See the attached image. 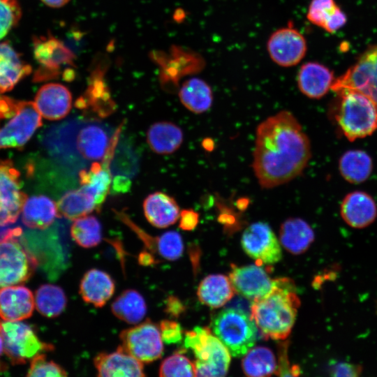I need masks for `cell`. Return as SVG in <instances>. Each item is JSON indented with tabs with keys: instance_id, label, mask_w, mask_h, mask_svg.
<instances>
[{
	"instance_id": "1",
	"label": "cell",
	"mask_w": 377,
	"mask_h": 377,
	"mask_svg": "<svg viewBox=\"0 0 377 377\" xmlns=\"http://www.w3.org/2000/svg\"><path fill=\"white\" fill-rule=\"evenodd\" d=\"M311 156L309 138L289 111H280L258 126L252 166L263 188L279 186L301 175Z\"/></svg>"
},
{
	"instance_id": "2",
	"label": "cell",
	"mask_w": 377,
	"mask_h": 377,
	"mask_svg": "<svg viewBox=\"0 0 377 377\" xmlns=\"http://www.w3.org/2000/svg\"><path fill=\"white\" fill-rule=\"evenodd\" d=\"M114 131L98 121L71 119L50 129L44 145L59 165L78 173L103 159Z\"/></svg>"
},
{
	"instance_id": "3",
	"label": "cell",
	"mask_w": 377,
	"mask_h": 377,
	"mask_svg": "<svg viewBox=\"0 0 377 377\" xmlns=\"http://www.w3.org/2000/svg\"><path fill=\"white\" fill-rule=\"evenodd\" d=\"M272 290L251 301L250 316L265 339H286L295 323L300 299L288 278L276 279Z\"/></svg>"
},
{
	"instance_id": "4",
	"label": "cell",
	"mask_w": 377,
	"mask_h": 377,
	"mask_svg": "<svg viewBox=\"0 0 377 377\" xmlns=\"http://www.w3.org/2000/svg\"><path fill=\"white\" fill-rule=\"evenodd\" d=\"M339 101L335 121L350 141L371 135L377 129V107L364 94L345 89L337 92Z\"/></svg>"
},
{
	"instance_id": "5",
	"label": "cell",
	"mask_w": 377,
	"mask_h": 377,
	"mask_svg": "<svg viewBox=\"0 0 377 377\" xmlns=\"http://www.w3.org/2000/svg\"><path fill=\"white\" fill-rule=\"evenodd\" d=\"M37 265L38 261L27 248L20 228L0 232V289L26 282Z\"/></svg>"
},
{
	"instance_id": "6",
	"label": "cell",
	"mask_w": 377,
	"mask_h": 377,
	"mask_svg": "<svg viewBox=\"0 0 377 377\" xmlns=\"http://www.w3.org/2000/svg\"><path fill=\"white\" fill-rule=\"evenodd\" d=\"M184 346L193 350L195 376H224L230 363V353L209 327H195L185 332Z\"/></svg>"
},
{
	"instance_id": "7",
	"label": "cell",
	"mask_w": 377,
	"mask_h": 377,
	"mask_svg": "<svg viewBox=\"0 0 377 377\" xmlns=\"http://www.w3.org/2000/svg\"><path fill=\"white\" fill-rule=\"evenodd\" d=\"M212 330L233 357L245 355L256 342L254 321L247 313L239 309L219 311L212 319Z\"/></svg>"
},
{
	"instance_id": "8",
	"label": "cell",
	"mask_w": 377,
	"mask_h": 377,
	"mask_svg": "<svg viewBox=\"0 0 377 377\" xmlns=\"http://www.w3.org/2000/svg\"><path fill=\"white\" fill-rule=\"evenodd\" d=\"M0 333L3 340V350L13 364H25L54 346L42 341L33 328L20 321H1Z\"/></svg>"
},
{
	"instance_id": "9",
	"label": "cell",
	"mask_w": 377,
	"mask_h": 377,
	"mask_svg": "<svg viewBox=\"0 0 377 377\" xmlns=\"http://www.w3.org/2000/svg\"><path fill=\"white\" fill-rule=\"evenodd\" d=\"M33 50L39 66L34 75V82L57 79L62 70L75 67V56L58 38L52 35L34 37Z\"/></svg>"
},
{
	"instance_id": "10",
	"label": "cell",
	"mask_w": 377,
	"mask_h": 377,
	"mask_svg": "<svg viewBox=\"0 0 377 377\" xmlns=\"http://www.w3.org/2000/svg\"><path fill=\"white\" fill-rule=\"evenodd\" d=\"M41 125L34 102L20 101L15 114L0 119V149L22 147Z\"/></svg>"
},
{
	"instance_id": "11",
	"label": "cell",
	"mask_w": 377,
	"mask_h": 377,
	"mask_svg": "<svg viewBox=\"0 0 377 377\" xmlns=\"http://www.w3.org/2000/svg\"><path fill=\"white\" fill-rule=\"evenodd\" d=\"M348 89L369 98L377 107V45L368 48L341 76L334 80L332 90Z\"/></svg>"
},
{
	"instance_id": "12",
	"label": "cell",
	"mask_w": 377,
	"mask_h": 377,
	"mask_svg": "<svg viewBox=\"0 0 377 377\" xmlns=\"http://www.w3.org/2000/svg\"><path fill=\"white\" fill-rule=\"evenodd\" d=\"M121 347L142 363H150L161 357L163 340L159 327L149 319L122 330L119 334Z\"/></svg>"
},
{
	"instance_id": "13",
	"label": "cell",
	"mask_w": 377,
	"mask_h": 377,
	"mask_svg": "<svg viewBox=\"0 0 377 377\" xmlns=\"http://www.w3.org/2000/svg\"><path fill=\"white\" fill-rule=\"evenodd\" d=\"M27 198L21 190L20 173L13 161L0 160V226L17 221Z\"/></svg>"
},
{
	"instance_id": "14",
	"label": "cell",
	"mask_w": 377,
	"mask_h": 377,
	"mask_svg": "<svg viewBox=\"0 0 377 377\" xmlns=\"http://www.w3.org/2000/svg\"><path fill=\"white\" fill-rule=\"evenodd\" d=\"M241 244L246 253L259 265L276 263L282 256L278 239L264 222L253 223L247 227L242 234Z\"/></svg>"
},
{
	"instance_id": "15",
	"label": "cell",
	"mask_w": 377,
	"mask_h": 377,
	"mask_svg": "<svg viewBox=\"0 0 377 377\" xmlns=\"http://www.w3.org/2000/svg\"><path fill=\"white\" fill-rule=\"evenodd\" d=\"M306 41L292 24L273 32L267 43L271 59L282 67H291L301 61L306 54Z\"/></svg>"
},
{
	"instance_id": "16",
	"label": "cell",
	"mask_w": 377,
	"mask_h": 377,
	"mask_svg": "<svg viewBox=\"0 0 377 377\" xmlns=\"http://www.w3.org/2000/svg\"><path fill=\"white\" fill-rule=\"evenodd\" d=\"M75 106L88 114L105 118L112 114L116 104L104 80V71L99 68L91 74L84 94L77 99Z\"/></svg>"
},
{
	"instance_id": "17",
	"label": "cell",
	"mask_w": 377,
	"mask_h": 377,
	"mask_svg": "<svg viewBox=\"0 0 377 377\" xmlns=\"http://www.w3.org/2000/svg\"><path fill=\"white\" fill-rule=\"evenodd\" d=\"M229 278L237 293L251 301L268 294L275 283L259 265H232Z\"/></svg>"
},
{
	"instance_id": "18",
	"label": "cell",
	"mask_w": 377,
	"mask_h": 377,
	"mask_svg": "<svg viewBox=\"0 0 377 377\" xmlns=\"http://www.w3.org/2000/svg\"><path fill=\"white\" fill-rule=\"evenodd\" d=\"M94 364L100 377L145 376L142 362L126 353L119 346L115 352L98 353Z\"/></svg>"
},
{
	"instance_id": "19",
	"label": "cell",
	"mask_w": 377,
	"mask_h": 377,
	"mask_svg": "<svg viewBox=\"0 0 377 377\" xmlns=\"http://www.w3.org/2000/svg\"><path fill=\"white\" fill-rule=\"evenodd\" d=\"M34 103L44 118L59 120L69 113L72 105V95L63 84L48 83L38 91Z\"/></svg>"
},
{
	"instance_id": "20",
	"label": "cell",
	"mask_w": 377,
	"mask_h": 377,
	"mask_svg": "<svg viewBox=\"0 0 377 377\" xmlns=\"http://www.w3.org/2000/svg\"><path fill=\"white\" fill-rule=\"evenodd\" d=\"M35 300L25 286L15 285L0 289V317L6 321H20L29 318Z\"/></svg>"
},
{
	"instance_id": "21",
	"label": "cell",
	"mask_w": 377,
	"mask_h": 377,
	"mask_svg": "<svg viewBox=\"0 0 377 377\" xmlns=\"http://www.w3.org/2000/svg\"><path fill=\"white\" fill-rule=\"evenodd\" d=\"M341 215L350 227L363 228L371 224L377 216V206L373 198L363 191H353L343 199Z\"/></svg>"
},
{
	"instance_id": "22",
	"label": "cell",
	"mask_w": 377,
	"mask_h": 377,
	"mask_svg": "<svg viewBox=\"0 0 377 377\" xmlns=\"http://www.w3.org/2000/svg\"><path fill=\"white\" fill-rule=\"evenodd\" d=\"M334 80L333 73L327 67L316 61L302 65L297 78L300 91L313 99L324 96L332 89Z\"/></svg>"
},
{
	"instance_id": "23",
	"label": "cell",
	"mask_w": 377,
	"mask_h": 377,
	"mask_svg": "<svg viewBox=\"0 0 377 377\" xmlns=\"http://www.w3.org/2000/svg\"><path fill=\"white\" fill-rule=\"evenodd\" d=\"M114 290V281L110 275L98 269L88 270L82 276L79 288L82 300L96 307L104 306Z\"/></svg>"
},
{
	"instance_id": "24",
	"label": "cell",
	"mask_w": 377,
	"mask_h": 377,
	"mask_svg": "<svg viewBox=\"0 0 377 377\" xmlns=\"http://www.w3.org/2000/svg\"><path fill=\"white\" fill-rule=\"evenodd\" d=\"M145 216L153 226L165 228L179 218V207L170 195L161 191L149 194L143 202Z\"/></svg>"
},
{
	"instance_id": "25",
	"label": "cell",
	"mask_w": 377,
	"mask_h": 377,
	"mask_svg": "<svg viewBox=\"0 0 377 377\" xmlns=\"http://www.w3.org/2000/svg\"><path fill=\"white\" fill-rule=\"evenodd\" d=\"M31 71L8 42L0 43V94L10 91Z\"/></svg>"
},
{
	"instance_id": "26",
	"label": "cell",
	"mask_w": 377,
	"mask_h": 377,
	"mask_svg": "<svg viewBox=\"0 0 377 377\" xmlns=\"http://www.w3.org/2000/svg\"><path fill=\"white\" fill-rule=\"evenodd\" d=\"M21 213L22 223L32 229H45L58 217L57 204L44 195L27 198Z\"/></svg>"
},
{
	"instance_id": "27",
	"label": "cell",
	"mask_w": 377,
	"mask_h": 377,
	"mask_svg": "<svg viewBox=\"0 0 377 377\" xmlns=\"http://www.w3.org/2000/svg\"><path fill=\"white\" fill-rule=\"evenodd\" d=\"M314 240L311 227L300 218H289L279 229V241L290 253L298 255L305 252Z\"/></svg>"
},
{
	"instance_id": "28",
	"label": "cell",
	"mask_w": 377,
	"mask_h": 377,
	"mask_svg": "<svg viewBox=\"0 0 377 377\" xmlns=\"http://www.w3.org/2000/svg\"><path fill=\"white\" fill-rule=\"evenodd\" d=\"M147 143L151 149L158 154H171L182 145L184 140L180 127L170 121H158L148 129Z\"/></svg>"
},
{
	"instance_id": "29",
	"label": "cell",
	"mask_w": 377,
	"mask_h": 377,
	"mask_svg": "<svg viewBox=\"0 0 377 377\" xmlns=\"http://www.w3.org/2000/svg\"><path fill=\"white\" fill-rule=\"evenodd\" d=\"M235 293L229 277L223 274H211L202 280L197 294L202 304L212 308H219L228 303Z\"/></svg>"
},
{
	"instance_id": "30",
	"label": "cell",
	"mask_w": 377,
	"mask_h": 377,
	"mask_svg": "<svg viewBox=\"0 0 377 377\" xmlns=\"http://www.w3.org/2000/svg\"><path fill=\"white\" fill-rule=\"evenodd\" d=\"M306 17L312 24L330 33L338 31L347 20L334 0H311Z\"/></svg>"
},
{
	"instance_id": "31",
	"label": "cell",
	"mask_w": 377,
	"mask_h": 377,
	"mask_svg": "<svg viewBox=\"0 0 377 377\" xmlns=\"http://www.w3.org/2000/svg\"><path fill=\"white\" fill-rule=\"evenodd\" d=\"M179 98L182 105L195 114L207 112L213 103L210 86L198 77L190 78L182 84L179 90Z\"/></svg>"
},
{
	"instance_id": "32",
	"label": "cell",
	"mask_w": 377,
	"mask_h": 377,
	"mask_svg": "<svg viewBox=\"0 0 377 377\" xmlns=\"http://www.w3.org/2000/svg\"><path fill=\"white\" fill-rule=\"evenodd\" d=\"M59 217L75 220L96 210L94 196L82 187L65 193L57 203Z\"/></svg>"
},
{
	"instance_id": "33",
	"label": "cell",
	"mask_w": 377,
	"mask_h": 377,
	"mask_svg": "<svg viewBox=\"0 0 377 377\" xmlns=\"http://www.w3.org/2000/svg\"><path fill=\"white\" fill-rule=\"evenodd\" d=\"M339 168L347 182L360 184L366 181L372 172V159L364 151L349 150L341 156Z\"/></svg>"
},
{
	"instance_id": "34",
	"label": "cell",
	"mask_w": 377,
	"mask_h": 377,
	"mask_svg": "<svg viewBox=\"0 0 377 377\" xmlns=\"http://www.w3.org/2000/svg\"><path fill=\"white\" fill-rule=\"evenodd\" d=\"M111 310L119 319L128 324H137L145 317L147 304L139 292L128 289L116 297L112 303Z\"/></svg>"
},
{
	"instance_id": "35",
	"label": "cell",
	"mask_w": 377,
	"mask_h": 377,
	"mask_svg": "<svg viewBox=\"0 0 377 377\" xmlns=\"http://www.w3.org/2000/svg\"><path fill=\"white\" fill-rule=\"evenodd\" d=\"M244 373L251 377L269 376L276 373L277 362L268 348L257 346L251 348L242 361Z\"/></svg>"
},
{
	"instance_id": "36",
	"label": "cell",
	"mask_w": 377,
	"mask_h": 377,
	"mask_svg": "<svg viewBox=\"0 0 377 377\" xmlns=\"http://www.w3.org/2000/svg\"><path fill=\"white\" fill-rule=\"evenodd\" d=\"M35 304L38 311L47 318L59 316L67 304L63 289L53 284H43L36 291Z\"/></svg>"
},
{
	"instance_id": "37",
	"label": "cell",
	"mask_w": 377,
	"mask_h": 377,
	"mask_svg": "<svg viewBox=\"0 0 377 377\" xmlns=\"http://www.w3.org/2000/svg\"><path fill=\"white\" fill-rule=\"evenodd\" d=\"M71 236L79 246L92 248L102 239L101 224L94 216H84L74 221L71 227Z\"/></svg>"
},
{
	"instance_id": "38",
	"label": "cell",
	"mask_w": 377,
	"mask_h": 377,
	"mask_svg": "<svg viewBox=\"0 0 377 377\" xmlns=\"http://www.w3.org/2000/svg\"><path fill=\"white\" fill-rule=\"evenodd\" d=\"M158 375L161 377L195 376V364L182 353H175L161 362Z\"/></svg>"
},
{
	"instance_id": "39",
	"label": "cell",
	"mask_w": 377,
	"mask_h": 377,
	"mask_svg": "<svg viewBox=\"0 0 377 377\" xmlns=\"http://www.w3.org/2000/svg\"><path fill=\"white\" fill-rule=\"evenodd\" d=\"M184 251L182 236L176 231H168L155 238V253L168 260L181 257Z\"/></svg>"
},
{
	"instance_id": "40",
	"label": "cell",
	"mask_w": 377,
	"mask_h": 377,
	"mask_svg": "<svg viewBox=\"0 0 377 377\" xmlns=\"http://www.w3.org/2000/svg\"><path fill=\"white\" fill-rule=\"evenodd\" d=\"M21 15L17 0H0V40L17 25Z\"/></svg>"
},
{
	"instance_id": "41",
	"label": "cell",
	"mask_w": 377,
	"mask_h": 377,
	"mask_svg": "<svg viewBox=\"0 0 377 377\" xmlns=\"http://www.w3.org/2000/svg\"><path fill=\"white\" fill-rule=\"evenodd\" d=\"M27 376H67L66 371L52 360H47L44 354L40 353L31 359Z\"/></svg>"
},
{
	"instance_id": "42",
	"label": "cell",
	"mask_w": 377,
	"mask_h": 377,
	"mask_svg": "<svg viewBox=\"0 0 377 377\" xmlns=\"http://www.w3.org/2000/svg\"><path fill=\"white\" fill-rule=\"evenodd\" d=\"M159 329L163 341L167 344L179 343L182 340V330L180 325L172 320H163Z\"/></svg>"
},
{
	"instance_id": "43",
	"label": "cell",
	"mask_w": 377,
	"mask_h": 377,
	"mask_svg": "<svg viewBox=\"0 0 377 377\" xmlns=\"http://www.w3.org/2000/svg\"><path fill=\"white\" fill-rule=\"evenodd\" d=\"M275 374L281 376H297L300 374V367L290 366L288 359V343H280L279 348V360Z\"/></svg>"
},
{
	"instance_id": "44",
	"label": "cell",
	"mask_w": 377,
	"mask_h": 377,
	"mask_svg": "<svg viewBox=\"0 0 377 377\" xmlns=\"http://www.w3.org/2000/svg\"><path fill=\"white\" fill-rule=\"evenodd\" d=\"M330 371L334 376H357L361 372V368L350 363L337 362L332 365Z\"/></svg>"
},
{
	"instance_id": "45",
	"label": "cell",
	"mask_w": 377,
	"mask_h": 377,
	"mask_svg": "<svg viewBox=\"0 0 377 377\" xmlns=\"http://www.w3.org/2000/svg\"><path fill=\"white\" fill-rule=\"evenodd\" d=\"M179 226L184 230L191 231L194 230L199 222V215L191 209H183L179 215Z\"/></svg>"
},
{
	"instance_id": "46",
	"label": "cell",
	"mask_w": 377,
	"mask_h": 377,
	"mask_svg": "<svg viewBox=\"0 0 377 377\" xmlns=\"http://www.w3.org/2000/svg\"><path fill=\"white\" fill-rule=\"evenodd\" d=\"M185 307L177 297L170 295L165 300V312L172 317L177 318L184 311Z\"/></svg>"
},
{
	"instance_id": "47",
	"label": "cell",
	"mask_w": 377,
	"mask_h": 377,
	"mask_svg": "<svg viewBox=\"0 0 377 377\" xmlns=\"http://www.w3.org/2000/svg\"><path fill=\"white\" fill-rule=\"evenodd\" d=\"M131 188V181L127 176L116 175L112 182V192L115 193H126Z\"/></svg>"
},
{
	"instance_id": "48",
	"label": "cell",
	"mask_w": 377,
	"mask_h": 377,
	"mask_svg": "<svg viewBox=\"0 0 377 377\" xmlns=\"http://www.w3.org/2000/svg\"><path fill=\"white\" fill-rule=\"evenodd\" d=\"M156 260L154 254L147 251H143L138 256V262L142 265H152L156 263Z\"/></svg>"
},
{
	"instance_id": "49",
	"label": "cell",
	"mask_w": 377,
	"mask_h": 377,
	"mask_svg": "<svg viewBox=\"0 0 377 377\" xmlns=\"http://www.w3.org/2000/svg\"><path fill=\"white\" fill-rule=\"evenodd\" d=\"M70 0H41L43 3L51 8H61L68 3Z\"/></svg>"
},
{
	"instance_id": "50",
	"label": "cell",
	"mask_w": 377,
	"mask_h": 377,
	"mask_svg": "<svg viewBox=\"0 0 377 377\" xmlns=\"http://www.w3.org/2000/svg\"><path fill=\"white\" fill-rule=\"evenodd\" d=\"M3 337L0 333V356L2 354V352L3 351Z\"/></svg>"
},
{
	"instance_id": "51",
	"label": "cell",
	"mask_w": 377,
	"mask_h": 377,
	"mask_svg": "<svg viewBox=\"0 0 377 377\" xmlns=\"http://www.w3.org/2000/svg\"><path fill=\"white\" fill-rule=\"evenodd\" d=\"M5 369H6V365L0 362V373L4 371Z\"/></svg>"
}]
</instances>
